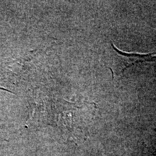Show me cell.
<instances>
[{
    "mask_svg": "<svg viewBox=\"0 0 156 156\" xmlns=\"http://www.w3.org/2000/svg\"><path fill=\"white\" fill-rule=\"evenodd\" d=\"M113 48L115 51L121 57L124 58L125 67L123 69L124 71L126 68L129 67L130 66L134 65L137 63L142 62H156V52L151 54H136V53H126V52L121 51L117 48L114 44H112Z\"/></svg>",
    "mask_w": 156,
    "mask_h": 156,
    "instance_id": "cell-1",
    "label": "cell"
}]
</instances>
